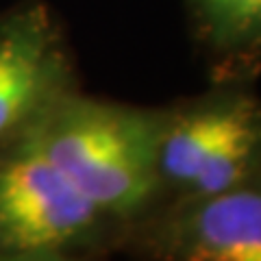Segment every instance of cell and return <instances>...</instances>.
Instances as JSON below:
<instances>
[{
    "mask_svg": "<svg viewBox=\"0 0 261 261\" xmlns=\"http://www.w3.org/2000/svg\"><path fill=\"white\" fill-rule=\"evenodd\" d=\"M27 133L122 233L161 202L157 107L105 100L79 87L53 102Z\"/></svg>",
    "mask_w": 261,
    "mask_h": 261,
    "instance_id": "6da1fadb",
    "label": "cell"
},
{
    "mask_svg": "<svg viewBox=\"0 0 261 261\" xmlns=\"http://www.w3.org/2000/svg\"><path fill=\"white\" fill-rule=\"evenodd\" d=\"M154 170L161 202L220 192L259 174L261 98L252 83L211 81L205 92L157 107Z\"/></svg>",
    "mask_w": 261,
    "mask_h": 261,
    "instance_id": "7a4b0ae2",
    "label": "cell"
},
{
    "mask_svg": "<svg viewBox=\"0 0 261 261\" xmlns=\"http://www.w3.org/2000/svg\"><path fill=\"white\" fill-rule=\"evenodd\" d=\"M122 226L87 200L29 133L0 148V261H76L118 252Z\"/></svg>",
    "mask_w": 261,
    "mask_h": 261,
    "instance_id": "3957f363",
    "label": "cell"
},
{
    "mask_svg": "<svg viewBox=\"0 0 261 261\" xmlns=\"http://www.w3.org/2000/svg\"><path fill=\"white\" fill-rule=\"evenodd\" d=\"M118 252L150 261H261V172L166 200L124 228Z\"/></svg>",
    "mask_w": 261,
    "mask_h": 261,
    "instance_id": "277c9868",
    "label": "cell"
},
{
    "mask_svg": "<svg viewBox=\"0 0 261 261\" xmlns=\"http://www.w3.org/2000/svg\"><path fill=\"white\" fill-rule=\"evenodd\" d=\"M79 87L68 33L50 5L20 0L0 11V148Z\"/></svg>",
    "mask_w": 261,
    "mask_h": 261,
    "instance_id": "5b68a950",
    "label": "cell"
},
{
    "mask_svg": "<svg viewBox=\"0 0 261 261\" xmlns=\"http://www.w3.org/2000/svg\"><path fill=\"white\" fill-rule=\"evenodd\" d=\"M194 44L211 81L261 76V0H183Z\"/></svg>",
    "mask_w": 261,
    "mask_h": 261,
    "instance_id": "8992f818",
    "label": "cell"
}]
</instances>
